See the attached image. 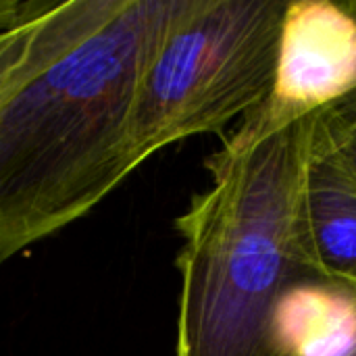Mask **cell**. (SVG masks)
<instances>
[{"instance_id": "1", "label": "cell", "mask_w": 356, "mask_h": 356, "mask_svg": "<svg viewBox=\"0 0 356 356\" xmlns=\"http://www.w3.org/2000/svg\"><path fill=\"white\" fill-rule=\"evenodd\" d=\"M188 4L65 0L0 29V265L142 165L138 88Z\"/></svg>"}, {"instance_id": "3", "label": "cell", "mask_w": 356, "mask_h": 356, "mask_svg": "<svg viewBox=\"0 0 356 356\" xmlns=\"http://www.w3.org/2000/svg\"><path fill=\"white\" fill-rule=\"evenodd\" d=\"M284 10L282 0H190L138 88L131 140L142 163L267 100Z\"/></svg>"}, {"instance_id": "9", "label": "cell", "mask_w": 356, "mask_h": 356, "mask_svg": "<svg viewBox=\"0 0 356 356\" xmlns=\"http://www.w3.org/2000/svg\"><path fill=\"white\" fill-rule=\"evenodd\" d=\"M353 356H356V353H355V355H353Z\"/></svg>"}, {"instance_id": "5", "label": "cell", "mask_w": 356, "mask_h": 356, "mask_svg": "<svg viewBox=\"0 0 356 356\" xmlns=\"http://www.w3.org/2000/svg\"><path fill=\"white\" fill-rule=\"evenodd\" d=\"M294 240L311 271L356 290V181L313 140V129L296 190Z\"/></svg>"}, {"instance_id": "6", "label": "cell", "mask_w": 356, "mask_h": 356, "mask_svg": "<svg viewBox=\"0 0 356 356\" xmlns=\"http://www.w3.org/2000/svg\"><path fill=\"white\" fill-rule=\"evenodd\" d=\"M271 356H353L356 290L315 271L298 275L275 302L269 321Z\"/></svg>"}, {"instance_id": "4", "label": "cell", "mask_w": 356, "mask_h": 356, "mask_svg": "<svg viewBox=\"0 0 356 356\" xmlns=\"http://www.w3.org/2000/svg\"><path fill=\"white\" fill-rule=\"evenodd\" d=\"M356 90V2H286L273 86L244 119L280 131L319 115Z\"/></svg>"}, {"instance_id": "8", "label": "cell", "mask_w": 356, "mask_h": 356, "mask_svg": "<svg viewBox=\"0 0 356 356\" xmlns=\"http://www.w3.org/2000/svg\"><path fill=\"white\" fill-rule=\"evenodd\" d=\"M52 0H0V29L21 23L50 6Z\"/></svg>"}, {"instance_id": "7", "label": "cell", "mask_w": 356, "mask_h": 356, "mask_svg": "<svg viewBox=\"0 0 356 356\" xmlns=\"http://www.w3.org/2000/svg\"><path fill=\"white\" fill-rule=\"evenodd\" d=\"M313 140L356 181V90L315 117Z\"/></svg>"}, {"instance_id": "2", "label": "cell", "mask_w": 356, "mask_h": 356, "mask_svg": "<svg viewBox=\"0 0 356 356\" xmlns=\"http://www.w3.org/2000/svg\"><path fill=\"white\" fill-rule=\"evenodd\" d=\"M313 119L280 131L244 119L207 159L211 186L175 219L177 356H271L275 302L311 271L294 240V202Z\"/></svg>"}]
</instances>
